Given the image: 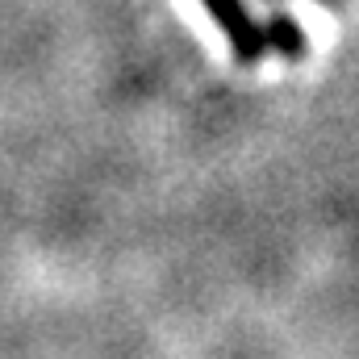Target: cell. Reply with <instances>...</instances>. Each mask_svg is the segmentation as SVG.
I'll list each match as a JSON object with an SVG mask.
<instances>
[{
    "label": "cell",
    "instance_id": "cell-1",
    "mask_svg": "<svg viewBox=\"0 0 359 359\" xmlns=\"http://www.w3.org/2000/svg\"><path fill=\"white\" fill-rule=\"evenodd\" d=\"M201 4H205L209 17L222 25L226 42L234 46V59H238V63H259V55L268 50V42H264V25L251 21L247 4H243V0H201Z\"/></svg>",
    "mask_w": 359,
    "mask_h": 359
},
{
    "label": "cell",
    "instance_id": "cell-2",
    "mask_svg": "<svg viewBox=\"0 0 359 359\" xmlns=\"http://www.w3.org/2000/svg\"><path fill=\"white\" fill-rule=\"evenodd\" d=\"M264 42H268V46H276L284 59H301V55H305L301 25H297L292 17H284V13H276L268 25H264Z\"/></svg>",
    "mask_w": 359,
    "mask_h": 359
}]
</instances>
